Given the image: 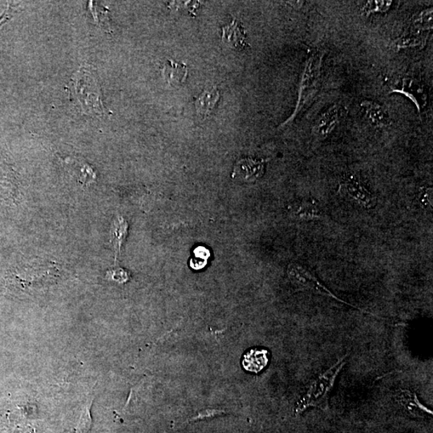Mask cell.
Returning <instances> with one entry per match:
<instances>
[{"mask_svg":"<svg viewBox=\"0 0 433 433\" xmlns=\"http://www.w3.org/2000/svg\"><path fill=\"white\" fill-rule=\"evenodd\" d=\"M347 355L340 358L337 363H335L326 372L318 375L313 380L307 390L306 394L297 403L295 408V413L299 415L306 411L309 408H318L323 410H328L329 408L328 401L330 392H332L336 379L341 373L342 370L347 363L346 358Z\"/></svg>","mask_w":433,"mask_h":433,"instance_id":"obj_1","label":"cell"},{"mask_svg":"<svg viewBox=\"0 0 433 433\" xmlns=\"http://www.w3.org/2000/svg\"><path fill=\"white\" fill-rule=\"evenodd\" d=\"M323 56L322 51L316 50L307 57L302 74L297 105L292 115L282 124V127H287L292 123L316 96L321 83Z\"/></svg>","mask_w":433,"mask_h":433,"instance_id":"obj_2","label":"cell"},{"mask_svg":"<svg viewBox=\"0 0 433 433\" xmlns=\"http://www.w3.org/2000/svg\"><path fill=\"white\" fill-rule=\"evenodd\" d=\"M70 90L73 98L79 101L84 112L98 116L105 113L98 84L93 74L85 68L82 67L73 76Z\"/></svg>","mask_w":433,"mask_h":433,"instance_id":"obj_3","label":"cell"},{"mask_svg":"<svg viewBox=\"0 0 433 433\" xmlns=\"http://www.w3.org/2000/svg\"><path fill=\"white\" fill-rule=\"evenodd\" d=\"M432 8L420 11L410 22L406 32L397 39V49L423 48L432 30Z\"/></svg>","mask_w":433,"mask_h":433,"instance_id":"obj_4","label":"cell"},{"mask_svg":"<svg viewBox=\"0 0 433 433\" xmlns=\"http://www.w3.org/2000/svg\"><path fill=\"white\" fill-rule=\"evenodd\" d=\"M391 93L406 96L417 106L420 113L425 110L428 104V95L425 85L417 78L406 77L401 79L392 85Z\"/></svg>","mask_w":433,"mask_h":433,"instance_id":"obj_5","label":"cell"},{"mask_svg":"<svg viewBox=\"0 0 433 433\" xmlns=\"http://www.w3.org/2000/svg\"><path fill=\"white\" fill-rule=\"evenodd\" d=\"M339 193L341 196L346 197L363 208L372 209L377 202V198L373 196L360 181L353 178L341 182Z\"/></svg>","mask_w":433,"mask_h":433,"instance_id":"obj_6","label":"cell"},{"mask_svg":"<svg viewBox=\"0 0 433 433\" xmlns=\"http://www.w3.org/2000/svg\"><path fill=\"white\" fill-rule=\"evenodd\" d=\"M288 276L290 280H292L294 284L297 285L300 288L329 296V297L335 298L340 301V299L336 298L328 288L325 287L311 272L306 270L303 266L298 264L290 265L288 269Z\"/></svg>","mask_w":433,"mask_h":433,"instance_id":"obj_7","label":"cell"},{"mask_svg":"<svg viewBox=\"0 0 433 433\" xmlns=\"http://www.w3.org/2000/svg\"><path fill=\"white\" fill-rule=\"evenodd\" d=\"M265 162L254 158H243L233 168L232 179L244 182H254L264 176Z\"/></svg>","mask_w":433,"mask_h":433,"instance_id":"obj_8","label":"cell"},{"mask_svg":"<svg viewBox=\"0 0 433 433\" xmlns=\"http://www.w3.org/2000/svg\"><path fill=\"white\" fill-rule=\"evenodd\" d=\"M340 119L338 105H330L318 117L313 127V133L318 138L325 139L338 127Z\"/></svg>","mask_w":433,"mask_h":433,"instance_id":"obj_9","label":"cell"},{"mask_svg":"<svg viewBox=\"0 0 433 433\" xmlns=\"http://www.w3.org/2000/svg\"><path fill=\"white\" fill-rule=\"evenodd\" d=\"M396 401L408 415L413 418L425 419L431 418L432 412L423 406L415 392L407 389L396 392Z\"/></svg>","mask_w":433,"mask_h":433,"instance_id":"obj_10","label":"cell"},{"mask_svg":"<svg viewBox=\"0 0 433 433\" xmlns=\"http://www.w3.org/2000/svg\"><path fill=\"white\" fill-rule=\"evenodd\" d=\"M366 117L370 124L377 128L389 127L392 123L389 112L377 102L364 100L361 102Z\"/></svg>","mask_w":433,"mask_h":433,"instance_id":"obj_11","label":"cell"},{"mask_svg":"<svg viewBox=\"0 0 433 433\" xmlns=\"http://www.w3.org/2000/svg\"><path fill=\"white\" fill-rule=\"evenodd\" d=\"M222 42L233 49H245L249 46L247 43V33L237 20H233L230 25L222 27Z\"/></svg>","mask_w":433,"mask_h":433,"instance_id":"obj_12","label":"cell"},{"mask_svg":"<svg viewBox=\"0 0 433 433\" xmlns=\"http://www.w3.org/2000/svg\"><path fill=\"white\" fill-rule=\"evenodd\" d=\"M269 352L264 349L250 350L243 356V367L247 372L259 373L269 363Z\"/></svg>","mask_w":433,"mask_h":433,"instance_id":"obj_13","label":"cell"},{"mask_svg":"<svg viewBox=\"0 0 433 433\" xmlns=\"http://www.w3.org/2000/svg\"><path fill=\"white\" fill-rule=\"evenodd\" d=\"M220 99V92L216 87L207 89L195 101L196 111L199 116L207 117L214 110Z\"/></svg>","mask_w":433,"mask_h":433,"instance_id":"obj_14","label":"cell"},{"mask_svg":"<svg viewBox=\"0 0 433 433\" xmlns=\"http://www.w3.org/2000/svg\"><path fill=\"white\" fill-rule=\"evenodd\" d=\"M162 76L164 81L170 85H179L184 83L187 76V67L183 63L167 60L162 68Z\"/></svg>","mask_w":433,"mask_h":433,"instance_id":"obj_15","label":"cell"},{"mask_svg":"<svg viewBox=\"0 0 433 433\" xmlns=\"http://www.w3.org/2000/svg\"><path fill=\"white\" fill-rule=\"evenodd\" d=\"M292 214L299 219L311 220L320 218L321 210L315 202H302L293 205Z\"/></svg>","mask_w":433,"mask_h":433,"instance_id":"obj_16","label":"cell"},{"mask_svg":"<svg viewBox=\"0 0 433 433\" xmlns=\"http://www.w3.org/2000/svg\"><path fill=\"white\" fill-rule=\"evenodd\" d=\"M128 225L122 218H118L113 221L111 229V241L114 249L119 252V247L127 235Z\"/></svg>","mask_w":433,"mask_h":433,"instance_id":"obj_17","label":"cell"},{"mask_svg":"<svg viewBox=\"0 0 433 433\" xmlns=\"http://www.w3.org/2000/svg\"><path fill=\"white\" fill-rule=\"evenodd\" d=\"M94 400V396H90L88 399L86 403L83 408L82 417L79 418V422L75 429V433H89L92 428L93 419L91 415V407Z\"/></svg>","mask_w":433,"mask_h":433,"instance_id":"obj_18","label":"cell"},{"mask_svg":"<svg viewBox=\"0 0 433 433\" xmlns=\"http://www.w3.org/2000/svg\"><path fill=\"white\" fill-rule=\"evenodd\" d=\"M392 4V1H387V0L367 1L363 4L361 11L368 15L375 13H385L389 11Z\"/></svg>","mask_w":433,"mask_h":433,"instance_id":"obj_19","label":"cell"},{"mask_svg":"<svg viewBox=\"0 0 433 433\" xmlns=\"http://www.w3.org/2000/svg\"><path fill=\"white\" fill-rule=\"evenodd\" d=\"M418 200L420 206L423 208H431L432 202V191L431 188H425V189L421 190L419 193Z\"/></svg>","mask_w":433,"mask_h":433,"instance_id":"obj_20","label":"cell"},{"mask_svg":"<svg viewBox=\"0 0 433 433\" xmlns=\"http://www.w3.org/2000/svg\"><path fill=\"white\" fill-rule=\"evenodd\" d=\"M226 412L221 411V410L215 409H207L204 411L199 413L195 418H191L189 421H198L209 418H214L215 415L224 414Z\"/></svg>","mask_w":433,"mask_h":433,"instance_id":"obj_21","label":"cell"},{"mask_svg":"<svg viewBox=\"0 0 433 433\" xmlns=\"http://www.w3.org/2000/svg\"><path fill=\"white\" fill-rule=\"evenodd\" d=\"M14 9L11 8V6L8 4V8L6 10L4 14L0 17V25L3 24V22L8 20L11 15L13 14Z\"/></svg>","mask_w":433,"mask_h":433,"instance_id":"obj_22","label":"cell"}]
</instances>
